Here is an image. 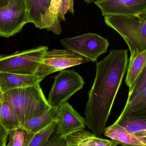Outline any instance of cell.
Here are the masks:
<instances>
[{"label": "cell", "mask_w": 146, "mask_h": 146, "mask_svg": "<svg viewBox=\"0 0 146 146\" xmlns=\"http://www.w3.org/2000/svg\"><path fill=\"white\" fill-rule=\"evenodd\" d=\"M128 50H113L96 63L94 82L88 93L85 111L86 124L100 136L122 84L128 64Z\"/></svg>", "instance_id": "1"}, {"label": "cell", "mask_w": 146, "mask_h": 146, "mask_svg": "<svg viewBox=\"0 0 146 146\" xmlns=\"http://www.w3.org/2000/svg\"><path fill=\"white\" fill-rule=\"evenodd\" d=\"M3 99L13 105L18 113L22 127L50 107L40 83L9 90L3 93Z\"/></svg>", "instance_id": "2"}, {"label": "cell", "mask_w": 146, "mask_h": 146, "mask_svg": "<svg viewBox=\"0 0 146 146\" xmlns=\"http://www.w3.org/2000/svg\"><path fill=\"white\" fill-rule=\"evenodd\" d=\"M104 21L124 39L130 50V57L146 49V12L136 16H105Z\"/></svg>", "instance_id": "3"}, {"label": "cell", "mask_w": 146, "mask_h": 146, "mask_svg": "<svg viewBox=\"0 0 146 146\" xmlns=\"http://www.w3.org/2000/svg\"><path fill=\"white\" fill-rule=\"evenodd\" d=\"M48 49L42 46L10 55L0 56V72L35 75L45 53Z\"/></svg>", "instance_id": "4"}, {"label": "cell", "mask_w": 146, "mask_h": 146, "mask_svg": "<svg viewBox=\"0 0 146 146\" xmlns=\"http://www.w3.org/2000/svg\"><path fill=\"white\" fill-rule=\"evenodd\" d=\"M89 61L71 50L53 49L44 54L35 75L42 80L49 75Z\"/></svg>", "instance_id": "5"}, {"label": "cell", "mask_w": 146, "mask_h": 146, "mask_svg": "<svg viewBox=\"0 0 146 146\" xmlns=\"http://www.w3.org/2000/svg\"><path fill=\"white\" fill-rule=\"evenodd\" d=\"M85 82L78 73L73 70H64L54 77V81L48 101L51 107H59L76 92L83 88Z\"/></svg>", "instance_id": "6"}, {"label": "cell", "mask_w": 146, "mask_h": 146, "mask_svg": "<svg viewBox=\"0 0 146 146\" xmlns=\"http://www.w3.org/2000/svg\"><path fill=\"white\" fill-rule=\"evenodd\" d=\"M60 41L65 48L81 55L92 62H96L99 56L106 53L110 44L107 39L93 33L63 38Z\"/></svg>", "instance_id": "7"}, {"label": "cell", "mask_w": 146, "mask_h": 146, "mask_svg": "<svg viewBox=\"0 0 146 146\" xmlns=\"http://www.w3.org/2000/svg\"><path fill=\"white\" fill-rule=\"evenodd\" d=\"M104 16H136L146 12V0H96Z\"/></svg>", "instance_id": "8"}, {"label": "cell", "mask_w": 146, "mask_h": 146, "mask_svg": "<svg viewBox=\"0 0 146 146\" xmlns=\"http://www.w3.org/2000/svg\"><path fill=\"white\" fill-rule=\"evenodd\" d=\"M28 23L25 8L18 9L11 4L0 8V36H14Z\"/></svg>", "instance_id": "9"}, {"label": "cell", "mask_w": 146, "mask_h": 146, "mask_svg": "<svg viewBox=\"0 0 146 146\" xmlns=\"http://www.w3.org/2000/svg\"><path fill=\"white\" fill-rule=\"evenodd\" d=\"M59 117L57 123L56 133L63 139L70 135L84 129L86 120L67 102L59 107Z\"/></svg>", "instance_id": "10"}, {"label": "cell", "mask_w": 146, "mask_h": 146, "mask_svg": "<svg viewBox=\"0 0 146 146\" xmlns=\"http://www.w3.org/2000/svg\"><path fill=\"white\" fill-rule=\"evenodd\" d=\"M51 0H32L28 12L29 23L37 28L46 29L56 35V31L50 18L49 11Z\"/></svg>", "instance_id": "11"}, {"label": "cell", "mask_w": 146, "mask_h": 146, "mask_svg": "<svg viewBox=\"0 0 146 146\" xmlns=\"http://www.w3.org/2000/svg\"><path fill=\"white\" fill-rule=\"evenodd\" d=\"M41 81L35 75L0 72V88L3 93L11 89L34 86Z\"/></svg>", "instance_id": "12"}, {"label": "cell", "mask_w": 146, "mask_h": 146, "mask_svg": "<svg viewBox=\"0 0 146 146\" xmlns=\"http://www.w3.org/2000/svg\"><path fill=\"white\" fill-rule=\"evenodd\" d=\"M104 135L123 146H146V139L140 138L115 122L105 127Z\"/></svg>", "instance_id": "13"}, {"label": "cell", "mask_w": 146, "mask_h": 146, "mask_svg": "<svg viewBox=\"0 0 146 146\" xmlns=\"http://www.w3.org/2000/svg\"><path fill=\"white\" fill-rule=\"evenodd\" d=\"M114 141L100 138L92 133L82 129L75 132L65 139L66 146H116Z\"/></svg>", "instance_id": "14"}, {"label": "cell", "mask_w": 146, "mask_h": 146, "mask_svg": "<svg viewBox=\"0 0 146 146\" xmlns=\"http://www.w3.org/2000/svg\"><path fill=\"white\" fill-rule=\"evenodd\" d=\"M115 122L136 136L146 139V115L122 112Z\"/></svg>", "instance_id": "15"}, {"label": "cell", "mask_w": 146, "mask_h": 146, "mask_svg": "<svg viewBox=\"0 0 146 146\" xmlns=\"http://www.w3.org/2000/svg\"><path fill=\"white\" fill-rule=\"evenodd\" d=\"M59 107H50L41 115L30 120L23 127L35 134L52 123L57 122L59 117Z\"/></svg>", "instance_id": "16"}, {"label": "cell", "mask_w": 146, "mask_h": 146, "mask_svg": "<svg viewBox=\"0 0 146 146\" xmlns=\"http://www.w3.org/2000/svg\"><path fill=\"white\" fill-rule=\"evenodd\" d=\"M146 67V49L129 60L125 83L132 92L141 73Z\"/></svg>", "instance_id": "17"}, {"label": "cell", "mask_w": 146, "mask_h": 146, "mask_svg": "<svg viewBox=\"0 0 146 146\" xmlns=\"http://www.w3.org/2000/svg\"><path fill=\"white\" fill-rule=\"evenodd\" d=\"M0 123L8 131L21 127L18 113L13 105L3 100L0 110Z\"/></svg>", "instance_id": "18"}, {"label": "cell", "mask_w": 146, "mask_h": 146, "mask_svg": "<svg viewBox=\"0 0 146 146\" xmlns=\"http://www.w3.org/2000/svg\"><path fill=\"white\" fill-rule=\"evenodd\" d=\"M122 112L134 115H146V87L132 100L127 101Z\"/></svg>", "instance_id": "19"}, {"label": "cell", "mask_w": 146, "mask_h": 146, "mask_svg": "<svg viewBox=\"0 0 146 146\" xmlns=\"http://www.w3.org/2000/svg\"><path fill=\"white\" fill-rule=\"evenodd\" d=\"M8 146H28L34 134L21 127L8 131Z\"/></svg>", "instance_id": "20"}, {"label": "cell", "mask_w": 146, "mask_h": 146, "mask_svg": "<svg viewBox=\"0 0 146 146\" xmlns=\"http://www.w3.org/2000/svg\"><path fill=\"white\" fill-rule=\"evenodd\" d=\"M57 128V123H54L41 131L34 134L28 146H44Z\"/></svg>", "instance_id": "21"}, {"label": "cell", "mask_w": 146, "mask_h": 146, "mask_svg": "<svg viewBox=\"0 0 146 146\" xmlns=\"http://www.w3.org/2000/svg\"><path fill=\"white\" fill-rule=\"evenodd\" d=\"M62 0H51L49 8L50 18L56 31V35H60L62 32L60 21L58 19L59 10Z\"/></svg>", "instance_id": "22"}, {"label": "cell", "mask_w": 146, "mask_h": 146, "mask_svg": "<svg viewBox=\"0 0 146 146\" xmlns=\"http://www.w3.org/2000/svg\"><path fill=\"white\" fill-rule=\"evenodd\" d=\"M146 87V67L142 71L139 78L137 79L135 85L132 92L129 93L127 101H130L134 98L141 91Z\"/></svg>", "instance_id": "23"}, {"label": "cell", "mask_w": 146, "mask_h": 146, "mask_svg": "<svg viewBox=\"0 0 146 146\" xmlns=\"http://www.w3.org/2000/svg\"><path fill=\"white\" fill-rule=\"evenodd\" d=\"M68 12L74 15V0H62L58 15V19L60 21L66 20V15Z\"/></svg>", "instance_id": "24"}, {"label": "cell", "mask_w": 146, "mask_h": 146, "mask_svg": "<svg viewBox=\"0 0 146 146\" xmlns=\"http://www.w3.org/2000/svg\"><path fill=\"white\" fill-rule=\"evenodd\" d=\"M65 143V139L61 138L55 131L44 146H63Z\"/></svg>", "instance_id": "25"}, {"label": "cell", "mask_w": 146, "mask_h": 146, "mask_svg": "<svg viewBox=\"0 0 146 146\" xmlns=\"http://www.w3.org/2000/svg\"><path fill=\"white\" fill-rule=\"evenodd\" d=\"M9 4H13L19 9H26L24 0H0V8Z\"/></svg>", "instance_id": "26"}, {"label": "cell", "mask_w": 146, "mask_h": 146, "mask_svg": "<svg viewBox=\"0 0 146 146\" xmlns=\"http://www.w3.org/2000/svg\"><path fill=\"white\" fill-rule=\"evenodd\" d=\"M9 133L0 123V146H7Z\"/></svg>", "instance_id": "27"}, {"label": "cell", "mask_w": 146, "mask_h": 146, "mask_svg": "<svg viewBox=\"0 0 146 146\" xmlns=\"http://www.w3.org/2000/svg\"><path fill=\"white\" fill-rule=\"evenodd\" d=\"M32 1V0H24L26 9L28 13V12H29V9H30L31 4Z\"/></svg>", "instance_id": "28"}, {"label": "cell", "mask_w": 146, "mask_h": 146, "mask_svg": "<svg viewBox=\"0 0 146 146\" xmlns=\"http://www.w3.org/2000/svg\"><path fill=\"white\" fill-rule=\"evenodd\" d=\"M3 93L1 92H0V110H1V106L2 103L3 101Z\"/></svg>", "instance_id": "29"}, {"label": "cell", "mask_w": 146, "mask_h": 146, "mask_svg": "<svg viewBox=\"0 0 146 146\" xmlns=\"http://www.w3.org/2000/svg\"><path fill=\"white\" fill-rule=\"evenodd\" d=\"M85 1L86 3H91L95 1L96 0H84Z\"/></svg>", "instance_id": "30"}, {"label": "cell", "mask_w": 146, "mask_h": 146, "mask_svg": "<svg viewBox=\"0 0 146 146\" xmlns=\"http://www.w3.org/2000/svg\"><path fill=\"white\" fill-rule=\"evenodd\" d=\"M0 92H1V88H0Z\"/></svg>", "instance_id": "31"}, {"label": "cell", "mask_w": 146, "mask_h": 146, "mask_svg": "<svg viewBox=\"0 0 146 146\" xmlns=\"http://www.w3.org/2000/svg\"><path fill=\"white\" fill-rule=\"evenodd\" d=\"M7 146H8V145H7Z\"/></svg>", "instance_id": "32"}, {"label": "cell", "mask_w": 146, "mask_h": 146, "mask_svg": "<svg viewBox=\"0 0 146 146\" xmlns=\"http://www.w3.org/2000/svg\"><path fill=\"white\" fill-rule=\"evenodd\" d=\"M64 145H65V144H64ZM65 146V145H64V146Z\"/></svg>", "instance_id": "33"}]
</instances>
